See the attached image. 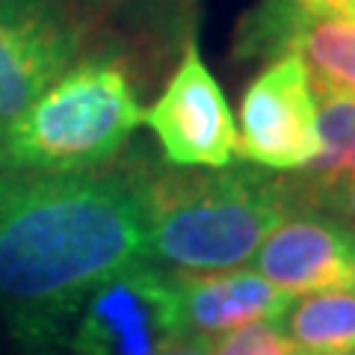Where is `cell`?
<instances>
[{"mask_svg":"<svg viewBox=\"0 0 355 355\" xmlns=\"http://www.w3.org/2000/svg\"><path fill=\"white\" fill-rule=\"evenodd\" d=\"M148 261L133 175L0 172V317L24 355H57L101 282Z\"/></svg>","mask_w":355,"mask_h":355,"instance_id":"6da1fadb","label":"cell"},{"mask_svg":"<svg viewBox=\"0 0 355 355\" xmlns=\"http://www.w3.org/2000/svg\"><path fill=\"white\" fill-rule=\"evenodd\" d=\"M291 53L305 62L314 92L355 98V21L320 15L302 6Z\"/></svg>","mask_w":355,"mask_h":355,"instance_id":"8fae6325","label":"cell"},{"mask_svg":"<svg viewBox=\"0 0 355 355\" xmlns=\"http://www.w3.org/2000/svg\"><path fill=\"white\" fill-rule=\"evenodd\" d=\"M80 39L62 0H0V133L71 69Z\"/></svg>","mask_w":355,"mask_h":355,"instance_id":"8992f818","label":"cell"},{"mask_svg":"<svg viewBox=\"0 0 355 355\" xmlns=\"http://www.w3.org/2000/svg\"><path fill=\"white\" fill-rule=\"evenodd\" d=\"M296 355H299V352H296Z\"/></svg>","mask_w":355,"mask_h":355,"instance_id":"d6986e66","label":"cell"},{"mask_svg":"<svg viewBox=\"0 0 355 355\" xmlns=\"http://www.w3.org/2000/svg\"><path fill=\"white\" fill-rule=\"evenodd\" d=\"M299 18H302V6L296 0H261L240 18L231 57L237 62H275L287 57Z\"/></svg>","mask_w":355,"mask_h":355,"instance_id":"4fadbf2b","label":"cell"},{"mask_svg":"<svg viewBox=\"0 0 355 355\" xmlns=\"http://www.w3.org/2000/svg\"><path fill=\"white\" fill-rule=\"evenodd\" d=\"M254 272L287 296L355 291V225L329 210L291 214L254 252Z\"/></svg>","mask_w":355,"mask_h":355,"instance_id":"ba28073f","label":"cell"},{"mask_svg":"<svg viewBox=\"0 0 355 355\" xmlns=\"http://www.w3.org/2000/svg\"><path fill=\"white\" fill-rule=\"evenodd\" d=\"M142 121L157 137L163 160L172 166L225 169L237 154L234 116L193 39L160 98L142 113Z\"/></svg>","mask_w":355,"mask_h":355,"instance_id":"52a82bcc","label":"cell"},{"mask_svg":"<svg viewBox=\"0 0 355 355\" xmlns=\"http://www.w3.org/2000/svg\"><path fill=\"white\" fill-rule=\"evenodd\" d=\"M86 3H92V6H107V3H116V0H86Z\"/></svg>","mask_w":355,"mask_h":355,"instance_id":"ac0fdd59","label":"cell"},{"mask_svg":"<svg viewBox=\"0 0 355 355\" xmlns=\"http://www.w3.org/2000/svg\"><path fill=\"white\" fill-rule=\"evenodd\" d=\"M317 92L296 53L275 60L240 101L237 154L272 172H302L320 157Z\"/></svg>","mask_w":355,"mask_h":355,"instance_id":"5b68a950","label":"cell"},{"mask_svg":"<svg viewBox=\"0 0 355 355\" xmlns=\"http://www.w3.org/2000/svg\"><path fill=\"white\" fill-rule=\"evenodd\" d=\"M184 335H228L252 323H279L293 296L254 270L175 272Z\"/></svg>","mask_w":355,"mask_h":355,"instance_id":"9c48e42d","label":"cell"},{"mask_svg":"<svg viewBox=\"0 0 355 355\" xmlns=\"http://www.w3.org/2000/svg\"><path fill=\"white\" fill-rule=\"evenodd\" d=\"M139 121L142 107L125 65L83 60L0 133V172H95L121 151Z\"/></svg>","mask_w":355,"mask_h":355,"instance_id":"3957f363","label":"cell"},{"mask_svg":"<svg viewBox=\"0 0 355 355\" xmlns=\"http://www.w3.org/2000/svg\"><path fill=\"white\" fill-rule=\"evenodd\" d=\"M317 133H320V157L308 163L296 178H284L291 190L293 214L314 210L331 187L343 178L355 175V98L338 92H317Z\"/></svg>","mask_w":355,"mask_h":355,"instance_id":"30bf717a","label":"cell"},{"mask_svg":"<svg viewBox=\"0 0 355 355\" xmlns=\"http://www.w3.org/2000/svg\"><path fill=\"white\" fill-rule=\"evenodd\" d=\"M279 329L299 355H355V291L293 299Z\"/></svg>","mask_w":355,"mask_h":355,"instance_id":"7c38bea8","label":"cell"},{"mask_svg":"<svg viewBox=\"0 0 355 355\" xmlns=\"http://www.w3.org/2000/svg\"><path fill=\"white\" fill-rule=\"evenodd\" d=\"M214 347H216V338L184 335V338H178L175 343H169L160 355H214Z\"/></svg>","mask_w":355,"mask_h":355,"instance_id":"2e32d148","label":"cell"},{"mask_svg":"<svg viewBox=\"0 0 355 355\" xmlns=\"http://www.w3.org/2000/svg\"><path fill=\"white\" fill-rule=\"evenodd\" d=\"M214 355H296L279 323H252L216 340Z\"/></svg>","mask_w":355,"mask_h":355,"instance_id":"5bb4252c","label":"cell"},{"mask_svg":"<svg viewBox=\"0 0 355 355\" xmlns=\"http://www.w3.org/2000/svg\"><path fill=\"white\" fill-rule=\"evenodd\" d=\"M296 3L311 9V12H320V15H338L343 6L352 3V0H296Z\"/></svg>","mask_w":355,"mask_h":355,"instance_id":"e0dca14e","label":"cell"},{"mask_svg":"<svg viewBox=\"0 0 355 355\" xmlns=\"http://www.w3.org/2000/svg\"><path fill=\"white\" fill-rule=\"evenodd\" d=\"M314 210H329V214H335L338 219L355 225V175L343 178L338 187H331V190L317 202Z\"/></svg>","mask_w":355,"mask_h":355,"instance_id":"9a60e30c","label":"cell"},{"mask_svg":"<svg viewBox=\"0 0 355 355\" xmlns=\"http://www.w3.org/2000/svg\"><path fill=\"white\" fill-rule=\"evenodd\" d=\"M148 225V258L178 272L237 270L293 214L284 178L258 169L130 172Z\"/></svg>","mask_w":355,"mask_h":355,"instance_id":"7a4b0ae2","label":"cell"},{"mask_svg":"<svg viewBox=\"0 0 355 355\" xmlns=\"http://www.w3.org/2000/svg\"><path fill=\"white\" fill-rule=\"evenodd\" d=\"M178 338L184 326L175 275L139 261L83 299L65 347L71 355H160Z\"/></svg>","mask_w":355,"mask_h":355,"instance_id":"277c9868","label":"cell"}]
</instances>
